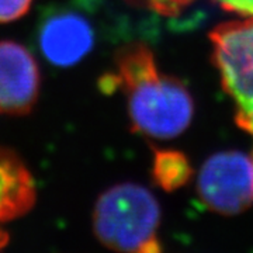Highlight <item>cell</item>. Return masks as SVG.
I'll use <instances>...</instances> for the list:
<instances>
[{"mask_svg": "<svg viewBox=\"0 0 253 253\" xmlns=\"http://www.w3.org/2000/svg\"><path fill=\"white\" fill-rule=\"evenodd\" d=\"M117 89L126 94L132 129L154 139H170L189 128L194 101L179 79L159 71L144 42L126 44L116 54Z\"/></svg>", "mask_w": 253, "mask_h": 253, "instance_id": "obj_1", "label": "cell"}, {"mask_svg": "<svg viewBox=\"0 0 253 253\" xmlns=\"http://www.w3.org/2000/svg\"><path fill=\"white\" fill-rule=\"evenodd\" d=\"M159 224V203L149 190L134 183L106 190L93 210L94 235L117 252H161Z\"/></svg>", "mask_w": 253, "mask_h": 253, "instance_id": "obj_2", "label": "cell"}, {"mask_svg": "<svg viewBox=\"0 0 253 253\" xmlns=\"http://www.w3.org/2000/svg\"><path fill=\"white\" fill-rule=\"evenodd\" d=\"M210 41L221 84L236 106V126L253 136V16L219 24Z\"/></svg>", "mask_w": 253, "mask_h": 253, "instance_id": "obj_3", "label": "cell"}, {"mask_svg": "<svg viewBox=\"0 0 253 253\" xmlns=\"http://www.w3.org/2000/svg\"><path fill=\"white\" fill-rule=\"evenodd\" d=\"M203 204L221 215H236L253 204L252 156L228 151L208 158L197 177Z\"/></svg>", "mask_w": 253, "mask_h": 253, "instance_id": "obj_4", "label": "cell"}, {"mask_svg": "<svg viewBox=\"0 0 253 253\" xmlns=\"http://www.w3.org/2000/svg\"><path fill=\"white\" fill-rule=\"evenodd\" d=\"M41 72L36 58L16 41H0V113L26 116L37 104Z\"/></svg>", "mask_w": 253, "mask_h": 253, "instance_id": "obj_5", "label": "cell"}, {"mask_svg": "<svg viewBox=\"0 0 253 253\" xmlns=\"http://www.w3.org/2000/svg\"><path fill=\"white\" fill-rule=\"evenodd\" d=\"M38 45L46 61L69 68L79 63L94 45L90 21L72 10H55L41 20Z\"/></svg>", "mask_w": 253, "mask_h": 253, "instance_id": "obj_6", "label": "cell"}, {"mask_svg": "<svg viewBox=\"0 0 253 253\" xmlns=\"http://www.w3.org/2000/svg\"><path fill=\"white\" fill-rule=\"evenodd\" d=\"M37 200L36 181L14 151L0 148V222L26 215Z\"/></svg>", "mask_w": 253, "mask_h": 253, "instance_id": "obj_7", "label": "cell"}, {"mask_svg": "<svg viewBox=\"0 0 253 253\" xmlns=\"http://www.w3.org/2000/svg\"><path fill=\"white\" fill-rule=\"evenodd\" d=\"M193 177L187 156L174 149H156L152 161V179L165 191H174L186 186Z\"/></svg>", "mask_w": 253, "mask_h": 253, "instance_id": "obj_8", "label": "cell"}, {"mask_svg": "<svg viewBox=\"0 0 253 253\" xmlns=\"http://www.w3.org/2000/svg\"><path fill=\"white\" fill-rule=\"evenodd\" d=\"M135 1L161 16L174 17L180 14L194 0H135Z\"/></svg>", "mask_w": 253, "mask_h": 253, "instance_id": "obj_9", "label": "cell"}, {"mask_svg": "<svg viewBox=\"0 0 253 253\" xmlns=\"http://www.w3.org/2000/svg\"><path fill=\"white\" fill-rule=\"evenodd\" d=\"M33 0H0V23L16 21L26 16Z\"/></svg>", "mask_w": 253, "mask_h": 253, "instance_id": "obj_10", "label": "cell"}, {"mask_svg": "<svg viewBox=\"0 0 253 253\" xmlns=\"http://www.w3.org/2000/svg\"><path fill=\"white\" fill-rule=\"evenodd\" d=\"M219 7L229 13H235L241 17H252L253 0H212Z\"/></svg>", "mask_w": 253, "mask_h": 253, "instance_id": "obj_11", "label": "cell"}, {"mask_svg": "<svg viewBox=\"0 0 253 253\" xmlns=\"http://www.w3.org/2000/svg\"><path fill=\"white\" fill-rule=\"evenodd\" d=\"M7 244H9V235H7L4 231L0 229V249L4 248Z\"/></svg>", "mask_w": 253, "mask_h": 253, "instance_id": "obj_12", "label": "cell"}, {"mask_svg": "<svg viewBox=\"0 0 253 253\" xmlns=\"http://www.w3.org/2000/svg\"><path fill=\"white\" fill-rule=\"evenodd\" d=\"M252 161H253V152H252Z\"/></svg>", "mask_w": 253, "mask_h": 253, "instance_id": "obj_13", "label": "cell"}]
</instances>
